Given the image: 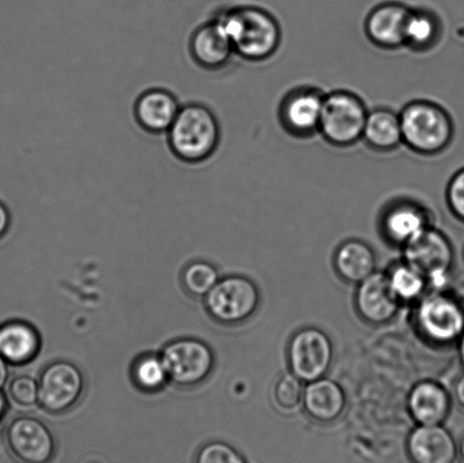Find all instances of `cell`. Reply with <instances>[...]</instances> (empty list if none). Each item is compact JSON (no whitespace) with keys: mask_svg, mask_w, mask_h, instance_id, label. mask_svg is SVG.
Returning a JSON list of instances; mask_svg holds the SVG:
<instances>
[{"mask_svg":"<svg viewBox=\"0 0 464 463\" xmlns=\"http://www.w3.org/2000/svg\"><path fill=\"white\" fill-rule=\"evenodd\" d=\"M404 260L436 288L447 284L454 263V249L442 231L427 227L403 245Z\"/></svg>","mask_w":464,"mask_h":463,"instance_id":"8","label":"cell"},{"mask_svg":"<svg viewBox=\"0 0 464 463\" xmlns=\"http://www.w3.org/2000/svg\"><path fill=\"white\" fill-rule=\"evenodd\" d=\"M408 408L418 425H442L451 414L452 399L442 385L422 381L409 394Z\"/></svg>","mask_w":464,"mask_h":463,"instance_id":"18","label":"cell"},{"mask_svg":"<svg viewBox=\"0 0 464 463\" xmlns=\"http://www.w3.org/2000/svg\"><path fill=\"white\" fill-rule=\"evenodd\" d=\"M220 140L221 127L216 113L199 102L181 106L167 131L168 145L172 154L189 165L208 160L219 148Z\"/></svg>","mask_w":464,"mask_h":463,"instance_id":"2","label":"cell"},{"mask_svg":"<svg viewBox=\"0 0 464 463\" xmlns=\"http://www.w3.org/2000/svg\"><path fill=\"white\" fill-rule=\"evenodd\" d=\"M443 34L438 14L427 8H411L404 31V47L415 53H426L438 45Z\"/></svg>","mask_w":464,"mask_h":463,"instance_id":"24","label":"cell"},{"mask_svg":"<svg viewBox=\"0 0 464 463\" xmlns=\"http://www.w3.org/2000/svg\"><path fill=\"white\" fill-rule=\"evenodd\" d=\"M325 93L312 86L290 91L282 100L279 118L286 133L295 138H312L318 134Z\"/></svg>","mask_w":464,"mask_h":463,"instance_id":"12","label":"cell"},{"mask_svg":"<svg viewBox=\"0 0 464 463\" xmlns=\"http://www.w3.org/2000/svg\"><path fill=\"white\" fill-rule=\"evenodd\" d=\"M39 402L50 415H63L74 410L83 398L85 378L79 367L67 361L50 362L39 375Z\"/></svg>","mask_w":464,"mask_h":463,"instance_id":"9","label":"cell"},{"mask_svg":"<svg viewBox=\"0 0 464 463\" xmlns=\"http://www.w3.org/2000/svg\"><path fill=\"white\" fill-rule=\"evenodd\" d=\"M5 443L16 463H52L57 443L43 420L32 416H18L8 424Z\"/></svg>","mask_w":464,"mask_h":463,"instance_id":"10","label":"cell"},{"mask_svg":"<svg viewBox=\"0 0 464 463\" xmlns=\"http://www.w3.org/2000/svg\"><path fill=\"white\" fill-rule=\"evenodd\" d=\"M180 103L169 90L153 88L139 95L134 104L135 121L147 133L167 134L179 115Z\"/></svg>","mask_w":464,"mask_h":463,"instance_id":"17","label":"cell"},{"mask_svg":"<svg viewBox=\"0 0 464 463\" xmlns=\"http://www.w3.org/2000/svg\"><path fill=\"white\" fill-rule=\"evenodd\" d=\"M224 26L236 56L248 62L271 58L281 43V27L266 9L238 6L225 9L215 16Z\"/></svg>","mask_w":464,"mask_h":463,"instance_id":"1","label":"cell"},{"mask_svg":"<svg viewBox=\"0 0 464 463\" xmlns=\"http://www.w3.org/2000/svg\"><path fill=\"white\" fill-rule=\"evenodd\" d=\"M416 323L422 337L436 346L458 343L464 333V306L452 294L438 292L421 299Z\"/></svg>","mask_w":464,"mask_h":463,"instance_id":"6","label":"cell"},{"mask_svg":"<svg viewBox=\"0 0 464 463\" xmlns=\"http://www.w3.org/2000/svg\"><path fill=\"white\" fill-rule=\"evenodd\" d=\"M402 143L421 156H438L448 150L456 136L450 112L430 100H415L399 112Z\"/></svg>","mask_w":464,"mask_h":463,"instance_id":"3","label":"cell"},{"mask_svg":"<svg viewBox=\"0 0 464 463\" xmlns=\"http://www.w3.org/2000/svg\"><path fill=\"white\" fill-rule=\"evenodd\" d=\"M454 399H456L458 405L464 410V374L454 384Z\"/></svg>","mask_w":464,"mask_h":463,"instance_id":"33","label":"cell"},{"mask_svg":"<svg viewBox=\"0 0 464 463\" xmlns=\"http://www.w3.org/2000/svg\"><path fill=\"white\" fill-rule=\"evenodd\" d=\"M334 266L345 283L359 285L375 274V254L361 240H349L336 251Z\"/></svg>","mask_w":464,"mask_h":463,"instance_id":"23","label":"cell"},{"mask_svg":"<svg viewBox=\"0 0 464 463\" xmlns=\"http://www.w3.org/2000/svg\"><path fill=\"white\" fill-rule=\"evenodd\" d=\"M9 378V364L6 361L4 360L2 355H0V391L5 388V385L7 384Z\"/></svg>","mask_w":464,"mask_h":463,"instance_id":"34","label":"cell"},{"mask_svg":"<svg viewBox=\"0 0 464 463\" xmlns=\"http://www.w3.org/2000/svg\"><path fill=\"white\" fill-rule=\"evenodd\" d=\"M362 140L377 152H392L402 145L399 112L389 108L368 111Z\"/></svg>","mask_w":464,"mask_h":463,"instance_id":"22","label":"cell"},{"mask_svg":"<svg viewBox=\"0 0 464 463\" xmlns=\"http://www.w3.org/2000/svg\"><path fill=\"white\" fill-rule=\"evenodd\" d=\"M368 111L363 100L350 91L325 93L318 134L334 147H353L362 140Z\"/></svg>","mask_w":464,"mask_h":463,"instance_id":"4","label":"cell"},{"mask_svg":"<svg viewBox=\"0 0 464 463\" xmlns=\"http://www.w3.org/2000/svg\"><path fill=\"white\" fill-rule=\"evenodd\" d=\"M169 382L181 389H193L210 378L216 357L202 340L181 338L167 343L160 353Z\"/></svg>","mask_w":464,"mask_h":463,"instance_id":"5","label":"cell"},{"mask_svg":"<svg viewBox=\"0 0 464 463\" xmlns=\"http://www.w3.org/2000/svg\"><path fill=\"white\" fill-rule=\"evenodd\" d=\"M459 457H460L461 461L464 463V437L461 439L460 446H459Z\"/></svg>","mask_w":464,"mask_h":463,"instance_id":"37","label":"cell"},{"mask_svg":"<svg viewBox=\"0 0 464 463\" xmlns=\"http://www.w3.org/2000/svg\"><path fill=\"white\" fill-rule=\"evenodd\" d=\"M194 463H247L230 444L213 441L198 449Z\"/></svg>","mask_w":464,"mask_h":463,"instance_id":"29","label":"cell"},{"mask_svg":"<svg viewBox=\"0 0 464 463\" xmlns=\"http://www.w3.org/2000/svg\"><path fill=\"white\" fill-rule=\"evenodd\" d=\"M406 450L411 463H457L460 458L456 439L442 425H418L408 437Z\"/></svg>","mask_w":464,"mask_h":463,"instance_id":"15","label":"cell"},{"mask_svg":"<svg viewBox=\"0 0 464 463\" xmlns=\"http://www.w3.org/2000/svg\"><path fill=\"white\" fill-rule=\"evenodd\" d=\"M411 7L398 2L380 4L365 21L367 38L376 47L394 50L404 47V31Z\"/></svg>","mask_w":464,"mask_h":463,"instance_id":"16","label":"cell"},{"mask_svg":"<svg viewBox=\"0 0 464 463\" xmlns=\"http://www.w3.org/2000/svg\"><path fill=\"white\" fill-rule=\"evenodd\" d=\"M259 305V293L252 280L240 275L227 276L218 281L204 297L208 314L218 323H243L255 314Z\"/></svg>","mask_w":464,"mask_h":463,"instance_id":"7","label":"cell"},{"mask_svg":"<svg viewBox=\"0 0 464 463\" xmlns=\"http://www.w3.org/2000/svg\"><path fill=\"white\" fill-rule=\"evenodd\" d=\"M189 56L206 71H220L229 65L236 56L224 26L215 16L198 25L190 34Z\"/></svg>","mask_w":464,"mask_h":463,"instance_id":"13","label":"cell"},{"mask_svg":"<svg viewBox=\"0 0 464 463\" xmlns=\"http://www.w3.org/2000/svg\"><path fill=\"white\" fill-rule=\"evenodd\" d=\"M391 287L400 302H412L424 294L429 281L411 265H400L388 275Z\"/></svg>","mask_w":464,"mask_h":463,"instance_id":"26","label":"cell"},{"mask_svg":"<svg viewBox=\"0 0 464 463\" xmlns=\"http://www.w3.org/2000/svg\"><path fill=\"white\" fill-rule=\"evenodd\" d=\"M219 280L216 267L204 261L190 263L181 274V284L186 293L197 298L206 297Z\"/></svg>","mask_w":464,"mask_h":463,"instance_id":"27","label":"cell"},{"mask_svg":"<svg viewBox=\"0 0 464 463\" xmlns=\"http://www.w3.org/2000/svg\"><path fill=\"white\" fill-rule=\"evenodd\" d=\"M130 375L135 387L150 394L162 391L169 382L161 356L154 353L140 356L131 366Z\"/></svg>","mask_w":464,"mask_h":463,"instance_id":"25","label":"cell"},{"mask_svg":"<svg viewBox=\"0 0 464 463\" xmlns=\"http://www.w3.org/2000/svg\"><path fill=\"white\" fill-rule=\"evenodd\" d=\"M3 432V421L0 420V435H2Z\"/></svg>","mask_w":464,"mask_h":463,"instance_id":"38","label":"cell"},{"mask_svg":"<svg viewBox=\"0 0 464 463\" xmlns=\"http://www.w3.org/2000/svg\"><path fill=\"white\" fill-rule=\"evenodd\" d=\"M12 217L8 207L0 201V238L7 234L9 227H11Z\"/></svg>","mask_w":464,"mask_h":463,"instance_id":"32","label":"cell"},{"mask_svg":"<svg viewBox=\"0 0 464 463\" xmlns=\"http://www.w3.org/2000/svg\"><path fill=\"white\" fill-rule=\"evenodd\" d=\"M345 405L343 390L334 381L323 378L308 383L304 390V410L318 423H334L343 414Z\"/></svg>","mask_w":464,"mask_h":463,"instance_id":"21","label":"cell"},{"mask_svg":"<svg viewBox=\"0 0 464 463\" xmlns=\"http://www.w3.org/2000/svg\"><path fill=\"white\" fill-rule=\"evenodd\" d=\"M291 373L302 382L311 383L324 378L334 361V346L321 330H300L291 339L288 349Z\"/></svg>","mask_w":464,"mask_h":463,"instance_id":"11","label":"cell"},{"mask_svg":"<svg viewBox=\"0 0 464 463\" xmlns=\"http://www.w3.org/2000/svg\"><path fill=\"white\" fill-rule=\"evenodd\" d=\"M354 303L362 319L372 325L389 323L398 314L400 306L388 275L380 272L359 284Z\"/></svg>","mask_w":464,"mask_h":463,"instance_id":"14","label":"cell"},{"mask_svg":"<svg viewBox=\"0 0 464 463\" xmlns=\"http://www.w3.org/2000/svg\"><path fill=\"white\" fill-rule=\"evenodd\" d=\"M445 198L450 211L464 224V166L450 178Z\"/></svg>","mask_w":464,"mask_h":463,"instance_id":"31","label":"cell"},{"mask_svg":"<svg viewBox=\"0 0 464 463\" xmlns=\"http://www.w3.org/2000/svg\"><path fill=\"white\" fill-rule=\"evenodd\" d=\"M8 396L15 405L23 408L38 405V380L27 375L16 376L8 384Z\"/></svg>","mask_w":464,"mask_h":463,"instance_id":"30","label":"cell"},{"mask_svg":"<svg viewBox=\"0 0 464 463\" xmlns=\"http://www.w3.org/2000/svg\"><path fill=\"white\" fill-rule=\"evenodd\" d=\"M43 339L34 325L9 321L0 325V355L9 365L25 366L39 356Z\"/></svg>","mask_w":464,"mask_h":463,"instance_id":"19","label":"cell"},{"mask_svg":"<svg viewBox=\"0 0 464 463\" xmlns=\"http://www.w3.org/2000/svg\"><path fill=\"white\" fill-rule=\"evenodd\" d=\"M304 385L293 373L285 374L275 387V401L281 410L291 412L303 406Z\"/></svg>","mask_w":464,"mask_h":463,"instance_id":"28","label":"cell"},{"mask_svg":"<svg viewBox=\"0 0 464 463\" xmlns=\"http://www.w3.org/2000/svg\"><path fill=\"white\" fill-rule=\"evenodd\" d=\"M8 403L6 400V397L4 396V393L0 391V420L3 419L4 415L6 414Z\"/></svg>","mask_w":464,"mask_h":463,"instance_id":"35","label":"cell"},{"mask_svg":"<svg viewBox=\"0 0 464 463\" xmlns=\"http://www.w3.org/2000/svg\"><path fill=\"white\" fill-rule=\"evenodd\" d=\"M430 226V217L426 208L408 199L391 204L382 217V229L386 237L402 246Z\"/></svg>","mask_w":464,"mask_h":463,"instance_id":"20","label":"cell"},{"mask_svg":"<svg viewBox=\"0 0 464 463\" xmlns=\"http://www.w3.org/2000/svg\"><path fill=\"white\" fill-rule=\"evenodd\" d=\"M458 352H459V358H460L461 365L464 369V333L461 335V338L459 339V342H458Z\"/></svg>","mask_w":464,"mask_h":463,"instance_id":"36","label":"cell"}]
</instances>
